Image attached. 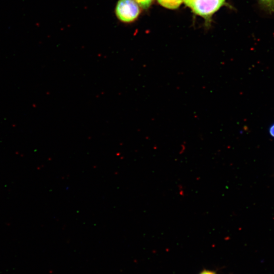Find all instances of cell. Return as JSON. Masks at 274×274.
<instances>
[{
    "instance_id": "obj_1",
    "label": "cell",
    "mask_w": 274,
    "mask_h": 274,
    "mask_svg": "<svg viewBox=\"0 0 274 274\" xmlns=\"http://www.w3.org/2000/svg\"><path fill=\"white\" fill-rule=\"evenodd\" d=\"M115 12L120 21L130 23L138 19L141 13V8L134 0H118Z\"/></svg>"
},
{
    "instance_id": "obj_5",
    "label": "cell",
    "mask_w": 274,
    "mask_h": 274,
    "mask_svg": "<svg viewBox=\"0 0 274 274\" xmlns=\"http://www.w3.org/2000/svg\"><path fill=\"white\" fill-rule=\"evenodd\" d=\"M143 9H148L153 3L154 0H134Z\"/></svg>"
},
{
    "instance_id": "obj_6",
    "label": "cell",
    "mask_w": 274,
    "mask_h": 274,
    "mask_svg": "<svg viewBox=\"0 0 274 274\" xmlns=\"http://www.w3.org/2000/svg\"><path fill=\"white\" fill-rule=\"evenodd\" d=\"M199 274H217L215 271L208 270V269H203L200 271Z\"/></svg>"
},
{
    "instance_id": "obj_3",
    "label": "cell",
    "mask_w": 274,
    "mask_h": 274,
    "mask_svg": "<svg viewBox=\"0 0 274 274\" xmlns=\"http://www.w3.org/2000/svg\"><path fill=\"white\" fill-rule=\"evenodd\" d=\"M158 3L167 9H175L178 8L183 0H157Z\"/></svg>"
},
{
    "instance_id": "obj_7",
    "label": "cell",
    "mask_w": 274,
    "mask_h": 274,
    "mask_svg": "<svg viewBox=\"0 0 274 274\" xmlns=\"http://www.w3.org/2000/svg\"><path fill=\"white\" fill-rule=\"evenodd\" d=\"M269 133L272 138H274V124L270 126L269 128Z\"/></svg>"
},
{
    "instance_id": "obj_2",
    "label": "cell",
    "mask_w": 274,
    "mask_h": 274,
    "mask_svg": "<svg viewBox=\"0 0 274 274\" xmlns=\"http://www.w3.org/2000/svg\"><path fill=\"white\" fill-rule=\"evenodd\" d=\"M197 15L210 18L223 5L225 0H183Z\"/></svg>"
},
{
    "instance_id": "obj_4",
    "label": "cell",
    "mask_w": 274,
    "mask_h": 274,
    "mask_svg": "<svg viewBox=\"0 0 274 274\" xmlns=\"http://www.w3.org/2000/svg\"><path fill=\"white\" fill-rule=\"evenodd\" d=\"M260 5L267 12L274 13V0H258Z\"/></svg>"
}]
</instances>
